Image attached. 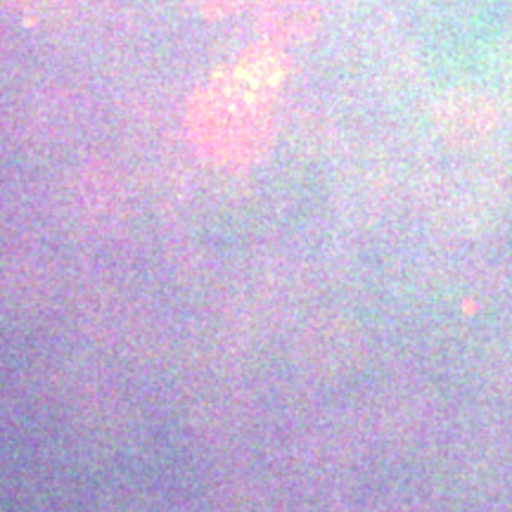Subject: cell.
<instances>
[{"label":"cell","mask_w":512,"mask_h":512,"mask_svg":"<svg viewBox=\"0 0 512 512\" xmlns=\"http://www.w3.org/2000/svg\"><path fill=\"white\" fill-rule=\"evenodd\" d=\"M197 3L209 15H228V12L238 8V3H242V0H197Z\"/></svg>","instance_id":"obj_1"}]
</instances>
